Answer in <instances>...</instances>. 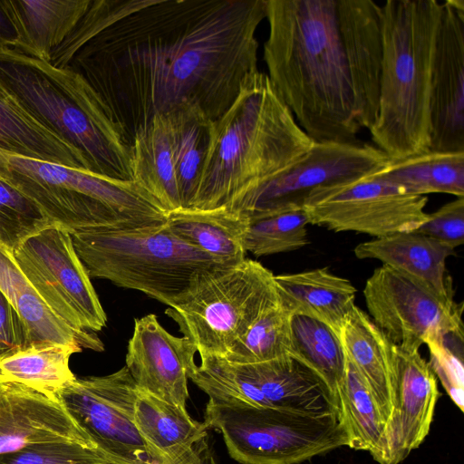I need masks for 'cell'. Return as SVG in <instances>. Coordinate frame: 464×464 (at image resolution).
I'll list each match as a JSON object with an SVG mask.
<instances>
[{"label":"cell","instance_id":"cell-14","mask_svg":"<svg viewBox=\"0 0 464 464\" xmlns=\"http://www.w3.org/2000/svg\"><path fill=\"white\" fill-rule=\"evenodd\" d=\"M427 196L372 177L317 188L303 204L309 224L373 238L413 232L428 218Z\"/></svg>","mask_w":464,"mask_h":464},{"label":"cell","instance_id":"cell-15","mask_svg":"<svg viewBox=\"0 0 464 464\" xmlns=\"http://www.w3.org/2000/svg\"><path fill=\"white\" fill-rule=\"evenodd\" d=\"M369 316L397 347L420 351L430 339L463 329L462 303H447L392 268L382 266L366 280Z\"/></svg>","mask_w":464,"mask_h":464},{"label":"cell","instance_id":"cell-30","mask_svg":"<svg viewBox=\"0 0 464 464\" xmlns=\"http://www.w3.org/2000/svg\"><path fill=\"white\" fill-rule=\"evenodd\" d=\"M372 178L425 196L446 193L464 198V152L426 151L399 160Z\"/></svg>","mask_w":464,"mask_h":464},{"label":"cell","instance_id":"cell-32","mask_svg":"<svg viewBox=\"0 0 464 464\" xmlns=\"http://www.w3.org/2000/svg\"><path fill=\"white\" fill-rule=\"evenodd\" d=\"M346 360L345 372L337 389L336 399L347 433V447L367 451L372 457L381 446L385 422L362 376Z\"/></svg>","mask_w":464,"mask_h":464},{"label":"cell","instance_id":"cell-23","mask_svg":"<svg viewBox=\"0 0 464 464\" xmlns=\"http://www.w3.org/2000/svg\"><path fill=\"white\" fill-rule=\"evenodd\" d=\"M17 34L14 50L50 63L91 0H0Z\"/></svg>","mask_w":464,"mask_h":464},{"label":"cell","instance_id":"cell-25","mask_svg":"<svg viewBox=\"0 0 464 464\" xmlns=\"http://www.w3.org/2000/svg\"><path fill=\"white\" fill-rule=\"evenodd\" d=\"M134 422L158 464H178L208 436L204 422L177 405L139 388Z\"/></svg>","mask_w":464,"mask_h":464},{"label":"cell","instance_id":"cell-13","mask_svg":"<svg viewBox=\"0 0 464 464\" xmlns=\"http://www.w3.org/2000/svg\"><path fill=\"white\" fill-rule=\"evenodd\" d=\"M389 157L376 146L358 141H314L286 169L262 184L231 211L251 217L302 209L317 188L369 178L389 166Z\"/></svg>","mask_w":464,"mask_h":464},{"label":"cell","instance_id":"cell-35","mask_svg":"<svg viewBox=\"0 0 464 464\" xmlns=\"http://www.w3.org/2000/svg\"><path fill=\"white\" fill-rule=\"evenodd\" d=\"M308 224L303 208L248 217L245 249L256 257L301 249L309 244Z\"/></svg>","mask_w":464,"mask_h":464},{"label":"cell","instance_id":"cell-8","mask_svg":"<svg viewBox=\"0 0 464 464\" xmlns=\"http://www.w3.org/2000/svg\"><path fill=\"white\" fill-rule=\"evenodd\" d=\"M282 299L275 275L261 263L245 258L200 271L188 292L165 314L200 358L224 357L254 323Z\"/></svg>","mask_w":464,"mask_h":464},{"label":"cell","instance_id":"cell-26","mask_svg":"<svg viewBox=\"0 0 464 464\" xmlns=\"http://www.w3.org/2000/svg\"><path fill=\"white\" fill-rule=\"evenodd\" d=\"M166 227L177 237L221 264L246 258L248 218L226 208H178L167 214Z\"/></svg>","mask_w":464,"mask_h":464},{"label":"cell","instance_id":"cell-20","mask_svg":"<svg viewBox=\"0 0 464 464\" xmlns=\"http://www.w3.org/2000/svg\"><path fill=\"white\" fill-rule=\"evenodd\" d=\"M353 253L359 259L380 261L444 302H455L446 261L456 253L445 244L415 232H401L362 242Z\"/></svg>","mask_w":464,"mask_h":464},{"label":"cell","instance_id":"cell-9","mask_svg":"<svg viewBox=\"0 0 464 464\" xmlns=\"http://www.w3.org/2000/svg\"><path fill=\"white\" fill-rule=\"evenodd\" d=\"M204 423L222 435L228 454L241 464H299L348 443L340 414L315 417L208 400Z\"/></svg>","mask_w":464,"mask_h":464},{"label":"cell","instance_id":"cell-21","mask_svg":"<svg viewBox=\"0 0 464 464\" xmlns=\"http://www.w3.org/2000/svg\"><path fill=\"white\" fill-rule=\"evenodd\" d=\"M339 337L346 358L362 376L386 424L395 404L397 346L356 305Z\"/></svg>","mask_w":464,"mask_h":464},{"label":"cell","instance_id":"cell-34","mask_svg":"<svg viewBox=\"0 0 464 464\" xmlns=\"http://www.w3.org/2000/svg\"><path fill=\"white\" fill-rule=\"evenodd\" d=\"M293 313L282 299L267 309L224 356L237 364L289 355Z\"/></svg>","mask_w":464,"mask_h":464},{"label":"cell","instance_id":"cell-28","mask_svg":"<svg viewBox=\"0 0 464 464\" xmlns=\"http://www.w3.org/2000/svg\"><path fill=\"white\" fill-rule=\"evenodd\" d=\"M0 150L89 171L75 150L36 121L1 85Z\"/></svg>","mask_w":464,"mask_h":464},{"label":"cell","instance_id":"cell-37","mask_svg":"<svg viewBox=\"0 0 464 464\" xmlns=\"http://www.w3.org/2000/svg\"><path fill=\"white\" fill-rule=\"evenodd\" d=\"M463 337L461 329L425 343L430 351V369L461 412L464 411Z\"/></svg>","mask_w":464,"mask_h":464},{"label":"cell","instance_id":"cell-38","mask_svg":"<svg viewBox=\"0 0 464 464\" xmlns=\"http://www.w3.org/2000/svg\"><path fill=\"white\" fill-rule=\"evenodd\" d=\"M0 464H116L97 449L77 443L33 445L0 456Z\"/></svg>","mask_w":464,"mask_h":464},{"label":"cell","instance_id":"cell-39","mask_svg":"<svg viewBox=\"0 0 464 464\" xmlns=\"http://www.w3.org/2000/svg\"><path fill=\"white\" fill-rule=\"evenodd\" d=\"M454 249L464 242V198L446 203L429 213L427 220L415 231Z\"/></svg>","mask_w":464,"mask_h":464},{"label":"cell","instance_id":"cell-18","mask_svg":"<svg viewBox=\"0 0 464 464\" xmlns=\"http://www.w3.org/2000/svg\"><path fill=\"white\" fill-rule=\"evenodd\" d=\"M395 404L384 426L379 464H399L428 436L440 396L438 379L420 351L397 347Z\"/></svg>","mask_w":464,"mask_h":464},{"label":"cell","instance_id":"cell-17","mask_svg":"<svg viewBox=\"0 0 464 464\" xmlns=\"http://www.w3.org/2000/svg\"><path fill=\"white\" fill-rule=\"evenodd\" d=\"M196 353L189 339L169 334L155 314H149L134 320L125 366L140 390L187 409Z\"/></svg>","mask_w":464,"mask_h":464},{"label":"cell","instance_id":"cell-11","mask_svg":"<svg viewBox=\"0 0 464 464\" xmlns=\"http://www.w3.org/2000/svg\"><path fill=\"white\" fill-rule=\"evenodd\" d=\"M13 256L47 306L78 332H98L107 315L71 233L54 224L26 239Z\"/></svg>","mask_w":464,"mask_h":464},{"label":"cell","instance_id":"cell-5","mask_svg":"<svg viewBox=\"0 0 464 464\" xmlns=\"http://www.w3.org/2000/svg\"><path fill=\"white\" fill-rule=\"evenodd\" d=\"M0 85L36 121L75 150L90 172L133 181L129 146L79 74L0 48Z\"/></svg>","mask_w":464,"mask_h":464},{"label":"cell","instance_id":"cell-2","mask_svg":"<svg viewBox=\"0 0 464 464\" xmlns=\"http://www.w3.org/2000/svg\"><path fill=\"white\" fill-rule=\"evenodd\" d=\"M381 15L373 0H266L267 75L314 141H357L374 124Z\"/></svg>","mask_w":464,"mask_h":464},{"label":"cell","instance_id":"cell-4","mask_svg":"<svg viewBox=\"0 0 464 464\" xmlns=\"http://www.w3.org/2000/svg\"><path fill=\"white\" fill-rule=\"evenodd\" d=\"M381 9L379 110L369 130L376 147L399 160L430 149L432 64L442 3L387 0Z\"/></svg>","mask_w":464,"mask_h":464},{"label":"cell","instance_id":"cell-22","mask_svg":"<svg viewBox=\"0 0 464 464\" xmlns=\"http://www.w3.org/2000/svg\"><path fill=\"white\" fill-rule=\"evenodd\" d=\"M0 290L22 319L27 332L29 346L65 344L97 352L103 351V343L96 334L72 329L47 306L25 277L13 255L2 246Z\"/></svg>","mask_w":464,"mask_h":464},{"label":"cell","instance_id":"cell-10","mask_svg":"<svg viewBox=\"0 0 464 464\" xmlns=\"http://www.w3.org/2000/svg\"><path fill=\"white\" fill-rule=\"evenodd\" d=\"M198 387L214 401L315 417L339 414L337 400L323 380L290 355L250 364L212 357L202 368Z\"/></svg>","mask_w":464,"mask_h":464},{"label":"cell","instance_id":"cell-3","mask_svg":"<svg viewBox=\"0 0 464 464\" xmlns=\"http://www.w3.org/2000/svg\"><path fill=\"white\" fill-rule=\"evenodd\" d=\"M314 142L268 75L256 71L246 78L229 108L213 121L190 208L231 210L302 157Z\"/></svg>","mask_w":464,"mask_h":464},{"label":"cell","instance_id":"cell-29","mask_svg":"<svg viewBox=\"0 0 464 464\" xmlns=\"http://www.w3.org/2000/svg\"><path fill=\"white\" fill-rule=\"evenodd\" d=\"M180 208H190L209 145L213 121L194 104H182L168 114Z\"/></svg>","mask_w":464,"mask_h":464},{"label":"cell","instance_id":"cell-42","mask_svg":"<svg viewBox=\"0 0 464 464\" xmlns=\"http://www.w3.org/2000/svg\"><path fill=\"white\" fill-rule=\"evenodd\" d=\"M17 34L0 1V48L14 49Z\"/></svg>","mask_w":464,"mask_h":464},{"label":"cell","instance_id":"cell-27","mask_svg":"<svg viewBox=\"0 0 464 464\" xmlns=\"http://www.w3.org/2000/svg\"><path fill=\"white\" fill-rule=\"evenodd\" d=\"M132 180L169 213L180 208L169 120L156 115L130 144Z\"/></svg>","mask_w":464,"mask_h":464},{"label":"cell","instance_id":"cell-16","mask_svg":"<svg viewBox=\"0 0 464 464\" xmlns=\"http://www.w3.org/2000/svg\"><path fill=\"white\" fill-rule=\"evenodd\" d=\"M430 151L464 152V0L442 3L432 64Z\"/></svg>","mask_w":464,"mask_h":464},{"label":"cell","instance_id":"cell-19","mask_svg":"<svg viewBox=\"0 0 464 464\" xmlns=\"http://www.w3.org/2000/svg\"><path fill=\"white\" fill-rule=\"evenodd\" d=\"M56 442L97 449L56 399L20 384L1 382L0 456Z\"/></svg>","mask_w":464,"mask_h":464},{"label":"cell","instance_id":"cell-36","mask_svg":"<svg viewBox=\"0 0 464 464\" xmlns=\"http://www.w3.org/2000/svg\"><path fill=\"white\" fill-rule=\"evenodd\" d=\"M53 225L33 199L0 179V246L13 255L26 239Z\"/></svg>","mask_w":464,"mask_h":464},{"label":"cell","instance_id":"cell-7","mask_svg":"<svg viewBox=\"0 0 464 464\" xmlns=\"http://www.w3.org/2000/svg\"><path fill=\"white\" fill-rule=\"evenodd\" d=\"M75 251L90 277L137 290L172 306L196 276L221 263L188 245L165 224L132 230L71 233Z\"/></svg>","mask_w":464,"mask_h":464},{"label":"cell","instance_id":"cell-40","mask_svg":"<svg viewBox=\"0 0 464 464\" xmlns=\"http://www.w3.org/2000/svg\"><path fill=\"white\" fill-rule=\"evenodd\" d=\"M29 346L25 326L0 290V359Z\"/></svg>","mask_w":464,"mask_h":464},{"label":"cell","instance_id":"cell-24","mask_svg":"<svg viewBox=\"0 0 464 464\" xmlns=\"http://www.w3.org/2000/svg\"><path fill=\"white\" fill-rule=\"evenodd\" d=\"M276 285L294 315L319 321L338 336L355 307L356 288L327 267L275 276Z\"/></svg>","mask_w":464,"mask_h":464},{"label":"cell","instance_id":"cell-6","mask_svg":"<svg viewBox=\"0 0 464 464\" xmlns=\"http://www.w3.org/2000/svg\"><path fill=\"white\" fill-rule=\"evenodd\" d=\"M0 179L69 231L161 226L167 212L137 183L0 150Z\"/></svg>","mask_w":464,"mask_h":464},{"label":"cell","instance_id":"cell-41","mask_svg":"<svg viewBox=\"0 0 464 464\" xmlns=\"http://www.w3.org/2000/svg\"><path fill=\"white\" fill-rule=\"evenodd\" d=\"M178 464H218L207 438L198 443L193 451Z\"/></svg>","mask_w":464,"mask_h":464},{"label":"cell","instance_id":"cell-1","mask_svg":"<svg viewBox=\"0 0 464 464\" xmlns=\"http://www.w3.org/2000/svg\"><path fill=\"white\" fill-rule=\"evenodd\" d=\"M266 0H125L65 68L94 91L129 146L154 116L194 104L218 120L258 71Z\"/></svg>","mask_w":464,"mask_h":464},{"label":"cell","instance_id":"cell-31","mask_svg":"<svg viewBox=\"0 0 464 464\" xmlns=\"http://www.w3.org/2000/svg\"><path fill=\"white\" fill-rule=\"evenodd\" d=\"M77 345L29 346L0 359V382L16 383L55 399L76 376L69 360L80 353Z\"/></svg>","mask_w":464,"mask_h":464},{"label":"cell","instance_id":"cell-33","mask_svg":"<svg viewBox=\"0 0 464 464\" xmlns=\"http://www.w3.org/2000/svg\"><path fill=\"white\" fill-rule=\"evenodd\" d=\"M289 355L318 375L336 398L347 360L334 331L314 319L293 315Z\"/></svg>","mask_w":464,"mask_h":464},{"label":"cell","instance_id":"cell-43","mask_svg":"<svg viewBox=\"0 0 464 464\" xmlns=\"http://www.w3.org/2000/svg\"><path fill=\"white\" fill-rule=\"evenodd\" d=\"M0 384H1V382H0Z\"/></svg>","mask_w":464,"mask_h":464},{"label":"cell","instance_id":"cell-12","mask_svg":"<svg viewBox=\"0 0 464 464\" xmlns=\"http://www.w3.org/2000/svg\"><path fill=\"white\" fill-rule=\"evenodd\" d=\"M139 387L126 366L75 378L55 396L94 446L116 464H158L134 422Z\"/></svg>","mask_w":464,"mask_h":464}]
</instances>
